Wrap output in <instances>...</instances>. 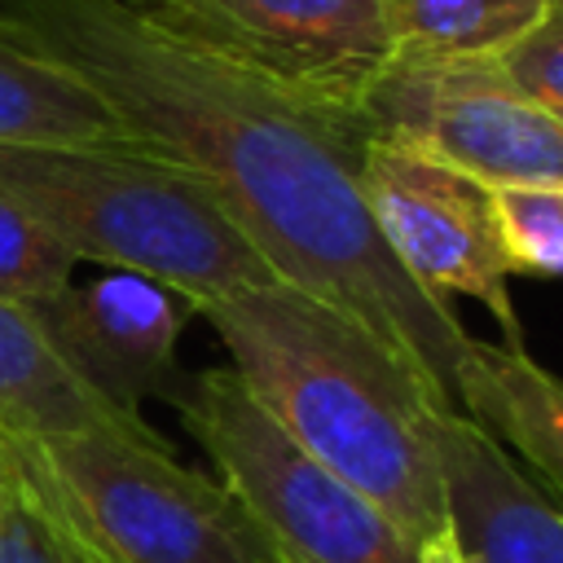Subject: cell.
I'll list each match as a JSON object with an SVG mask.
<instances>
[{"mask_svg":"<svg viewBox=\"0 0 563 563\" xmlns=\"http://www.w3.org/2000/svg\"><path fill=\"white\" fill-rule=\"evenodd\" d=\"M0 35L70 66L150 150L216 189L282 282L405 352L453 405L475 334L383 246L365 189V119L321 110L132 0H0Z\"/></svg>","mask_w":563,"mask_h":563,"instance_id":"6da1fadb","label":"cell"},{"mask_svg":"<svg viewBox=\"0 0 563 563\" xmlns=\"http://www.w3.org/2000/svg\"><path fill=\"white\" fill-rule=\"evenodd\" d=\"M229 369L317 462L361 488L418 545L449 532L431 413L457 409L405 352L339 303L268 282L202 303Z\"/></svg>","mask_w":563,"mask_h":563,"instance_id":"7a4b0ae2","label":"cell"},{"mask_svg":"<svg viewBox=\"0 0 563 563\" xmlns=\"http://www.w3.org/2000/svg\"><path fill=\"white\" fill-rule=\"evenodd\" d=\"M0 185L79 260L141 273L194 312L233 290L282 282L207 180L136 150H13Z\"/></svg>","mask_w":563,"mask_h":563,"instance_id":"3957f363","label":"cell"},{"mask_svg":"<svg viewBox=\"0 0 563 563\" xmlns=\"http://www.w3.org/2000/svg\"><path fill=\"white\" fill-rule=\"evenodd\" d=\"M26 457L101 563H282L242 501L145 422L31 440Z\"/></svg>","mask_w":563,"mask_h":563,"instance_id":"277c9868","label":"cell"},{"mask_svg":"<svg viewBox=\"0 0 563 563\" xmlns=\"http://www.w3.org/2000/svg\"><path fill=\"white\" fill-rule=\"evenodd\" d=\"M167 405L282 563H418V541L361 488L299 449L229 365L180 374Z\"/></svg>","mask_w":563,"mask_h":563,"instance_id":"5b68a950","label":"cell"},{"mask_svg":"<svg viewBox=\"0 0 563 563\" xmlns=\"http://www.w3.org/2000/svg\"><path fill=\"white\" fill-rule=\"evenodd\" d=\"M361 114L369 132L418 145L488 189H563V119L519 92L497 57L396 53Z\"/></svg>","mask_w":563,"mask_h":563,"instance_id":"8992f818","label":"cell"},{"mask_svg":"<svg viewBox=\"0 0 563 563\" xmlns=\"http://www.w3.org/2000/svg\"><path fill=\"white\" fill-rule=\"evenodd\" d=\"M361 189L383 246L427 295L444 303L449 295L484 303L501 325V347L528 352L488 185L422 154L418 145L369 132L361 150Z\"/></svg>","mask_w":563,"mask_h":563,"instance_id":"52a82bcc","label":"cell"},{"mask_svg":"<svg viewBox=\"0 0 563 563\" xmlns=\"http://www.w3.org/2000/svg\"><path fill=\"white\" fill-rule=\"evenodd\" d=\"M260 79L334 114L361 106L396 57L378 0H132Z\"/></svg>","mask_w":563,"mask_h":563,"instance_id":"ba28073f","label":"cell"},{"mask_svg":"<svg viewBox=\"0 0 563 563\" xmlns=\"http://www.w3.org/2000/svg\"><path fill=\"white\" fill-rule=\"evenodd\" d=\"M62 361L119 413L141 418L145 396H163L180 383L176 343L194 308L141 277L106 268L92 282H70L44 303H31Z\"/></svg>","mask_w":563,"mask_h":563,"instance_id":"9c48e42d","label":"cell"},{"mask_svg":"<svg viewBox=\"0 0 563 563\" xmlns=\"http://www.w3.org/2000/svg\"><path fill=\"white\" fill-rule=\"evenodd\" d=\"M444 515L466 563H563V506L462 409L431 413Z\"/></svg>","mask_w":563,"mask_h":563,"instance_id":"30bf717a","label":"cell"},{"mask_svg":"<svg viewBox=\"0 0 563 563\" xmlns=\"http://www.w3.org/2000/svg\"><path fill=\"white\" fill-rule=\"evenodd\" d=\"M457 409L528 466L563 506V378L528 352L471 339L457 361Z\"/></svg>","mask_w":563,"mask_h":563,"instance_id":"8fae6325","label":"cell"},{"mask_svg":"<svg viewBox=\"0 0 563 563\" xmlns=\"http://www.w3.org/2000/svg\"><path fill=\"white\" fill-rule=\"evenodd\" d=\"M114 422L141 427V418L119 413L62 361L31 303L0 299V435L31 444Z\"/></svg>","mask_w":563,"mask_h":563,"instance_id":"7c38bea8","label":"cell"},{"mask_svg":"<svg viewBox=\"0 0 563 563\" xmlns=\"http://www.w3.org/2000/svg\"><path fill=\"white\" fill-rule=\"evenodd\" d=\"M0 145L101 150L132 145V136L70 66L0 35Z\"/></svg>","mask_w":563,"mask_h":563,"instance_id":"4fadbf2b","label":"cell"},{"mask_svg":"<svg viewBox=\"0 0 563 563\" xmlns=\"http://www.w3.org/2000/svg\"><path fill=\"white\" fill-rule=\"evenodd\" d=\"M396 53L501 57L554 0H378Z\"/></svg>","mask_w":563,"mask_h":563,"instance_id":"5bb4252c","label":"cell"},{"mask_svg":"<svg viewBox=\"0 0 563 563\" xmlns=\"http://www.w3.org/2000/svg\"><path fill=\"white\" fill-rule=\"evenodd\" d=\"M18 449L26 475L18 493L0 506V563H101L79 537V528L66 519L53 488L40 479L35 462L26 457V444Z\"/></svg>","mask_w":563,"mask_h":563,"instance_id":"9a60e30c","label":"cell"},{"mask_svg":"<svg viewBox=\"0 0 563 563\" xmlns=\"http://www.w3.org/2000/svg\"><path fill=\"white\" fill-rule=\"evenodd\" d=\"M75 282V255L0 185V299L44 303Z\"/></svg>","mask_w":563,"mask_h":563,"instance_id":"2e32d148","label":"cell"},{"mask_svg":"<svg viewBox=\"0 0 563 563\" xmlns=\"http://www.w3.org/2000/svg\"><path fill=\"white\" fill-rule=\"evenodd\" d=\"M501 255L515 273L563 277V189L510 185L488 189Z\"/></svg>","mask_w":563,"mask_h":563,"instance_id":"e0dca14e","label":"cell"},{"mask_svg":"<svg viewBox=\"0 0 563 563\" xmlns=\"http://www.w3.org/2000/svg\"><path fill=\"white\" fill-rule=\"evenodd\" d=\"M497 66L519 92L550 110H563V0H554L545 18L497 57Z\"/></svg>","mask_w":563,"mask_h":563,"instance_id":"ac0fdd59","label":"cell"},{"mask_svg":"<svg viewBox=\"0 0 563 563\" xmlns=\"http://www.w3.org/2000/svg\"><path fill=\"white\" fill-rule=\"evenodd\" d=\"M22 475H26V466H22V449H18L13 440H4V435H0V506L18 493Z\"/></svg>","mask_w":563,"mask_h":563,"instance_id":"d6986e66","label":"cell"},{"mask_svg":"<svg viewBox=\"0 0 563 563\" xmlns=\"http://www.w3.org/2000/svg\"><path fill=\"white\" fill-rule=\"evenodd\" d=\"M418 563H466V554L457 550L453 532H440V537H431V541L418 545Z\"/></svg>","mask_w":563,"mask_h":563,"instance_id":"ffe728a7","label":"cell"},{"mask_svg":"<svg viewBox=\"0 0 563 563\" xmlns=\"http://www.w3.org/2000/svg\"><path fill=\"white\" fill-rule=\"evenodd\" d=\"M559 119H563V110H559Z\"/></svg>","mask_w":563,"mask_h":563,"instance_id":"44dd1931","label":"cell"}]
</instances>
